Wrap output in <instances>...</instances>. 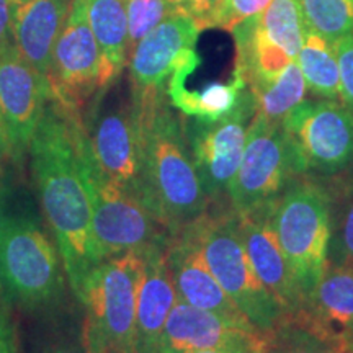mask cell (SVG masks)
<instances>
[{
  "mask_svg": "<svg viewBox=\"0 0 353 353\" xmlns=\"http://www.w3.org/2000/svg\"><path fill=\"white\" fill-rule=\"evenodd\" d=\"M82 121V113L50 100L28 154L43 214L77 298L88 273L103 262L95 242L90 196L79 164L77 134Z\"/></svg>",
  "mask_w": 353,
  "mask_h": 353,
  "instance_id": "1",
  "label": "cell"
},
{
  "mask_svg": "<svg viewBox=\"0 0 353 353\" xmlns=\"http://www.w3.org/2000/svg\"><path fill=\"white\" fill-rule=\"evenodd\" d=\"M132 108L139 132L144 205L172 236L208 213L210 200L169 97L132 101Z\"/></svg>",
  "mask_w": 353,
  "mask_h": 353,
  "instance_id": "2",
  "label": "cell"
},
{
  "mask_svg": "<svg viewBox=\"0 0 353 353\" xmlns=\"http://www.w3.org/2000/svg\"><path fill=\"white\" fill-rule=\"evenodd\" d=\"M63 260L34 211L0 205V291L8 303L34 311L63 291Z\"/></svg>",
  "mask_w": 353,
  "mask_h": 353,
  "instance_id": "3",
  "label": "cell"
},
{
  "mask_svg": "<svg viewBox=\"0 0 353 353\" xmlns=\"http://www.w3.org/2000/svg\"><path fill=\"white\" fill-rule=\"evenodd\" d=\"M228 296L259 332L267 334L286 312L255 273L242 242L237 214L231 208L205 213L185 226Z\"/></svg>",
  "mask_w": 353,
  "mask_h": 353,
  "instance_id": "4",
  "label": "cell"
},
{
  "mask_svg": "<svg viewBox=\"0 0 353 353\" xmlns=\"http://www.w3.org/2000/svg\"><path fill=\"white\" fill-rule=\"evenodd\" d=\"M139 273V252L103 260L88 273L79 294L85 311L82 337L88 353H136Z\"/></svg>",
  "mask_w": 353,
  "mask_h": 353,
  "instance_id": "5",
  "label": "cell"
},
{
  "mask_svg": "<svg viewBox=\"0 0 353 353\" xmlns=\"http://www.w3.org/2000/svg\"><path fill=\"white\" fill-rule=\"evenodd\" d=\"M79 164L92 203V223L101 260L128 252H141L164 244L170 232L145 208L143 201L125 192L100 169L90 151L82 121L77 134Z\"/></svg>",
  "mask_w": 353,
  "mask_h": 353,
  "instance_id": "6",
  "label": "cell"
},
{
  "mask_svg": "<svg viewBox=\"0 0 353 353\" xmlns=\"http://www.w3.org/2000/svg\"><path fill=\"white\" fill-rule=\"evenodd\" d=\"M275 228L290 270L306 299L329 263L330 198L319 182L291 179L276 200Z\"/></svg>",
  "mask_w": 353,
  "mask_h": 353,
  "instance_id": "7",
  "label": "cell"
},
{
  "mask_svg": "<svg viewBox=\"0 0 353 353\" xmlns=\"http://www.w3.org/2000/svg\"><path fill=\"white\" fill-rule=\"evenodd\" d=\"M293 149L294 176L319 183L353 170V112L335 100H303L281 121Z\"/></svg>",
  "mask_w": 353,
  "mask_h": 353,
  "instance_id": "8",
  "label": "cell"
},
{
  "mask_svg": "<svg viewBox=\"0 0 353 353\" xmlns=\"http://www.w3.org/2000/svg\"><path fill=\"white\" fill-rule=\"evenodd\" d=\"M306 32L301 0H272L260 15L231 30L237 51L234 70L250 90L268 85L296 61Z\"/></svg>",
  "mask_w": 353,
  "mask_h": 353,
  "instance_id": "9",
  "label": "cell"
},
{
  "mask_svg": "<svg viewBox=\"0 0 353 353\" xmlns=\"http://www.w3.org/2000/svg\"><path fill=\"white\" fill-rule=\"evenodd\" d=\"M294 179L293 149L283 126L255 113L239 169L229 187V208L244 214L280 198Z\"/></svg>",
  "mask_w": 353,
  "mask_h": 353,
  "instance_id": "10",
  "label": "cell"
},
{
  "mask_svg": "<svg viewBox=\"0 0 353 353\" xmlns=\"http://www.w3.org/2000/svg\"><path fill=\"white\" fill-rule=\"evenodd\" d=\"M255 112L257 105L254 94L250 88H245L237 107L226 117L214 121L192 118L182 125L198 179L210 203L228 200L229 187L239 169L247 131Z\"/></svg>",
  "mask_w": 353,
  "mask_h": 353,
  "instance_id": "11",
  "label": "cell"
},
{
  "mask_svg": "<svg viewBox=\"0 0 353 353\" xmlns=\"http://www.w3.org/2000/svg\"><path fill=\"white\" fill-rule=\"evenodd\" d=\"M200 32L192 17L174 13L136 44L128 57L132 101L167 97L175 74L195 72L201 63L195 50Z\"/></svg>",
  "mask_w": 353,
  "mask_h": 353,
  "instance_id": "12",
  "label": "cell"
},
{
  "mask_svg": "<svg viewBox=\"0 0 353 353\" xmlns=\"http://www.w3.org/2000/svg\"><path fill=\"white\" fill-rule=\"evenodd\" d=\"M101 76V52L88 25L85 0H72L48 72L51 100L65 110L83 114L95 97L103 94Z\"/></svg>",
  "mask_w": 353,
  "mask_h": 353,
  "instance_id": "13",
  "label": "cell"
},
{
  "mask_svg": "<svg viewBox=\"0 0 353 353\" xmlns=\"http://www.w3.org/2000/svg\"><path fill=\"white\" fill-rule=\"evenodd\" d=\"M51 100L48 77L33 69L13 43L0 50V134L3 156L23 164L33 136Z\"/></svg>",
  "mask_w": 353,
  "mask_h": 353,
  "instance_id": "14",
  "label": "cell"
},
{
  "mask_svg": "<svg viewBox=\"0 0 353 353\" xmlns=\"http://www.w3.org/2000/svg\"><path fill=\"white\" fill-rule=\"evenodd\" d=\"M83 121L97 164L114 183L144 203L139 132L131 99L130 103L105 108L100 97H95Z\"/></svg>",
  "mask_w": 353,
  "mask_h": 353,
  "instance_id": "15",
  "label": "cell"
},
{
  "mask_svg": "<svg viewBox=\"0 0 353 353\" xmlns=\"http://www.w3.org/2000/svg\"><path fill=\"white\" fill-rule=\"evenodd\" d=\"M275 208L276 200L244 214H236L242 242L255 273L286 314H290L299 311L304 298L278 239Z\"/></svg>",
  "mask_w": 353,
  "mask_h": 353,
  "instance_id": "16",
  "label": "cell"
},
{
  "mask_svg": "<svg viewBox=\"0 0 353 353\" xmlns=\"http://www.w3.org/2000/svg\"><path fill=\"white\" fill-rule=\"evenodd\" d=\"M167 265L174 280L176 298L180 301L205 311L216 312L226 319L255 329L250 321L242 314L239 307L228 296L218 283L210 267L203 259L198 244L187 229L172 234L165 245Z\"/></svg>",
  "mask_w": 353,
  "mask_h": 353,
  "instance_id": "17",
  "label": "cell"
},
{
  "mask_svg": "<svg viewBox=\"0 0 353 353\" xmlns=\"http://www.w3.org/2000/svg\"><path fill=\"white\" fill-rule=\"evenodd\" d=\"M165 245L141 250L136 298V353H156L162 330L176 303V291L165 257Z\"/></svg>",
  "mask_w": 353,
  "mask_h": 353,
  "instance_id": "18",
  "label": "cell"
},
{
  "mask_svg": "<svg viewBox=\"0 0 353 353\" xmlns=\"http://www.w3.org/2000/svg\"><path fill=\"white\" fill-rule=\"evenodd\" d=\"M259 334L205 309L176 299L162 330L156 353H193L226 345ZM262 334V332H260Z\"/></svg>",
  "mask_w": 353,
  "mask_h": 353,
  "instance_id": "19",
  "label": "cell"
},
{
  "mask_svg": "<svg viewBox=\"0 0 353 353\" xmlns=\"http://www.w3.org/2000/svg\"><path fill=\"white\" fill-rule=\"evenodd\" d=\"M72 0H20L13 17V44L23 59L48 77L52 51L68 21Z\"/></svg>",
  "mask_w": 353,
  "mask_h": 353,
  "instance_id": "20",
  "label": "cell"
},
{
  "mask_svg": "<svg viewBox=\"0 0 353 353\" xmlns=\"http://www.w3.org/2000/svg\"><path fill=\"white\" fill-rule=\"evenodd\" d=\"M87 19L101 52L103 92L112 88L128 65V15L125 0H85Z\"/></svg>",
  "mask_w": 353,
  "mask_h": 353,
  "instance_id": "21",
  "label": "cell"
},
{
  "mask_svg": "<svg viewBox=\"0 0 353 353\" xmlns=\"http://www.w3.org/2000/svg\"><path fill=\"white\" fill-rule=\"evenodd\" d=\"M327 332L342 335L353 325V270L327 265L312 293L299 307Z\"/></svg>",
  "mask_w": 353,
  "mask_h": 353,
  "instance_id": "22",
  "label": "cell"
},
{
  "mask_svg": "<svg viewBox=\"0 0 353 353\" xmlns=\"http://www.w3.org/2000/svg\"><path fill=\"white\" fill-rule=\"evenodd\" d=\"M190 74L179 72L167 85V97L172 107L180 110L190 118L203 121H214L226 117L239 103L247 85L244 77L234 70L232 79L226 83L213 82L196 90L185 87Z\"/></svg>",
  "mask_w": 353,
  "mask_h": 353,
  "instance_id": "23",
  "label": "cell"
},
{
  "mask_svg": "<svg viewBox=\"0 0 353 353\" xmlns=\"http://www.w3.org/2000/svg\"><path fill=\"white\" fill-rule=\"evenodd\" d=\"M263 353H345L341 337L327 332L299 309L265 334Z\"/></svg>",
  "mask_w": 353,
  "mask_h": 353,
  "instance_id": "24",
  "label": "cell"
},
{
  "mask_svg": "<svg viewBox=\"0 0 353 353\" xmlns=\"http://www.w3.org/2000/svg\"><path fill=\"white\" fill-rule=\"evenodd\" d=\"M296 63L309 92L319 99L342 101L341 69L334 41L307 28Z\"/></svg>",
  "mask_w": 353,
  "mask_h": 353,
  "instance_id": "25",
  "label": "cell"
},
{
  "mask_svg": "<svg viewBox=\"0 0 353 353\" xmlns=\"http://www.w3.org/2000/svg\"><path fill=\"white\" fill-rule=\"evenodd\" d=\"M330 198L329 263L353 270V170L350 174L321 183Z\"/></svg>",
  "mask_w": 353,
  "mask_h": 353,
  "instance_id": "26",
  "label": "cell"
},
{
  "mask_svg": "<svg viewBox=\"0 0 353 353\" xmlns=\"http://www.w3.org/2000/svg\"><path fill=\"white\" fill-rule=\"evenodd\" d=\"M250 92L254 94L257 105L255 113L263 117L265 120L281 125L286 114L304 100L307 85L298 63L293 61L268 85Z\"/></svg>",
  "mask_w": 353,
  "mask_h": 353,
  "instance_id": "27",
  "label": "cell"
},
{
  "mask_svg": "<svg viewBox=\"0 0 353 353\" xmlns=\"http://www.w3.org/2000/svg\"><path fill=\"white\" fill-rule=\"evenodd\" d=\"M309 30L330 41L353 32V0H301Z\"/></svg>",
  "mask_w": 353,
  "mask_h": 353,
  "instance_id": "28",
  "label": "cell"
},
{
  "mask_svg": "<svg viewBox=\"0 0 353 353\" xmlns=\"http://www.w3.org/2000/svg\"><path fill=\"white\" fill-rule=\"evenodd\" d=\"M128 15V44L130 54L145 34L174 15L169 0H125Z\"/></svg>",
  "mask_w": 353,
  "mask_h": 353,
  "instance_id": "29",
  "label": "cell"
},
{
  "mask_svg": "<svg viewBox=\"0 0 353 353\" xmlns=\"http://www.w3.org/2000/svg\"><path fill=\"white\" fill-rule=\"evenodd\" d=\"M272 0H224L218 15L214 17L213 26L231 32L247 19L260 15L265 8L270 6Z\"/></svg>",
  "mask_w": 353,
  "mask_h": 353,
  "instance_id": "30",
  "label": "cell"
},
{
  "mask_svg": "<svg viewBox=\"0 0 353 353\" xmlns=\"http://www.w3.org/2000/svg\"><path fill=\"white\" fill-rule=\"evenodd\" d=\"M341 69L342 103L353 112V32L334 41Z\"/></svg>",
  "mask_w": 353,
  "mask_h": 353,
  "instance_id": "31",
  "label": "cell"
},
{
  "mask_svg": "<svg viewBox=\"0 0 353 353\" xmlns=\"http://www.w3.org/2000/svg\"><path fill=\"white\" fill-rule=\"evenodd\" d=\"M34 353H88L82 337V325L77 330H54L44 335L34 347Z\"/></svg>",
  "mask_w": 353,
  "mask_h": 353,
  "instance_id": "32",
  "label": "cell"
},
{
  "mask_svg": "<svg viewBox=\"0 0 353 353\" xmlns=\"http://www.w3.org/2000/svg\"><path fill=\"white\" fill-rule=\"evenodd\" d=\"M175 13L192 17L201 30L213 28L214 17L223 7L224 0H169Z\"/></svg>",
  "mask_w": 353,
  "mask_h": 353,
  "instance_id": "33",
  "label": "cell"
},
{
  "mask_svg": "<svg viewBox=\"0 0 353 353\" xmlns=\"http://www.w3.org/2000/svg\"><path fill=\"white\" fill-rule=\"evenodd\" d=\"M265 352V334H254L250 337L236 341L226 345L208 348V350H200L193 353H263Z\"/></svg>",
  "mask_w": 353,
  "mask_h": 353,
  "instance_id": "34",
  "label": "cell"
},
{
  "mask_svg": "<svg viewBox=\"0 0 353 353\" xmlns=\"http://www.w3.org/2000/svg\"><path fill=\"white\" fill-rule=\"evenodd\" d=\"M20 0H0V50L13 43V17Z\"/></svg>",
  "mask_w": 353,
  "mask_h": 353,
  "instance_id": "35",
  "label": "cell"
},
{
  "mask_svg": "<svg viewBox=\"0 0 353 353\" xmlns=\"http://www.w3.org/2000/svg\"><path fill=\"white\" fill-rule=\"evenodd\" d=\"M0 353H21L15 325L3 311H0Z\"/></svg>",
  "mask_w": 353,
  "mask_h": 353,
  "instance_id": "36",
  "label": "cell"
},
{
  "mask_svg": "<svg viewBox=\"0 0 353 353\" xmlns=\"http://www.w3.org/2000/svg\"><path fill=\"white\" fill-rule=\"evenodd\" d=\"M342 342H343V348H345V352L353 353V325L342 335Z\"/></svg>",
  "mask_w": 353,
  "mask_h": 353,
  "instance_id": "37",
  "label": "cell"
},
{
  "mask_svg": "<svg viewBox=\"0 0 353 353\" xmlns=\"http://www.w3.org/2000/svg\"><path fill=\"white\" fill-rule=\"evenodd\" d=\"M2 159H6V156H3V143H2V134H0V162H2Z\"/></svg>",
  "mask_w": 353,
  "mask_h": 353,
  "instance_id": "38",
  "label": "cell"
},
{
  "mask_svg": "<svg viewBox=\"0 0 353 353\" xmlns=\"http://www.w3.org/2000/svg\"><path fill=\"white\" fill-rule=\"evenodd\" d=\"M345 353H347V352H345Z\"/></svg>",
  "mask_w": 353,
  "mask_h": 353,
  "instance_id": "39",
  "label": "cell"
}]
</instances>
